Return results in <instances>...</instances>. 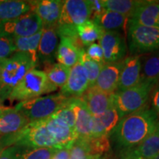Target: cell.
Wrapping results in <instances>:
<instances>
[{
	"label": "cell",
	"mask_w": 159,
	"mask_h": 159,
	"mask_svg": "<svg viewBox=\"0 0 159 159\" xmlns=\"http://www.w3.org/2000/svg\"><path fill=\"white\" fill-rule=\"evenodd\" d=\"M158 128V116L147 105L122 117L109 137L119 152L137 146Z\"/></svg>",
	"instance_id": "cell-1"
},
{
	"label": "cell",
	"mask_w": 159,
	"mask_h": 159,
	"mask_svg": "<svg viewBox=\"0 0 159 159\" xmlns=\"http://www.w3.org/2000/svg\"><path fill=\"white\" fill-rule=\"evenodd\" d=\"M38 64L27 53L16 52L7 58L0 60V97H8L16 85Z\"/></svg>",
	"instance_id": "cell-2"
},
{
	"label": "cell",
	"mask_w": 159,
	"mask_h": 159,
	"mask_svg": "<svg viewBox=\"0 0 159 159\" xmlns=\"http://www.w3.org/2000/svg\"><path fill=\"white\" fill-rule=\"evenodd\" d=\"M71 97H67L61 93L39 97L21 101L14 107L22 114L30 122L45 120L56 114L70 102Z\"/></svg>",
	"instance_id": "cell-3"
},
{
	"label": "cell",
	"mask_w": 159,
	"mask_h": 159,
	"mask_svg": "<svg viewBox=\"0 0 159 159\" xmlns=\"http://www.w3.org/2000/svg\"><path fill=\"white\" fill-rule=\"evenodd\" d=\"M91 16L89 0L64 1L61 16L56 25L59 37L69 38L80 43L77 36V27L90 19Z\"/></svg>",
	"instance_id": "cell-4"
},
{
	"label": "cell",
	"mask_w": 159,
	"mask_h": 159,
	"mask_svg": "<svg viewBox=\"0 0 159 159\" xmlns=\"http://www.w3.org/2000/svg\"><path fill=\"white\" fill-rule=\"evenodd\" d=\"M5 145L32 148H57L55 139L46 126L45 120L30 122L17 134L7 136Z\"/></svg>",
	"instance_id": "cell-5"
},
{
	"label": "cell",
	"mask_w": 159,
	"mask_h": 159,
	"mask_svg": "<svg viewBox=\"0 0 159 159\" xmlns=\"http://www.w3.org/2000/svg\"><path fill=\"white\" fill-rule=\"evenodd\" d=\"M57 87L52 84L44 71L32 69L24 77L10 94L11 100L25 101L41 97L57 90Z\"/></svg>",
	"instance_id": "cell-6"
},
{
	"label": "cell",
	"mask_w": 159,
	"mask_h": 159,
	"mask_svg": "<svg viewBox=\"0 0 159 159\" xmlns=\"http://www.w3.org/2000/svg\"><path fill=\"white\" fill-rule=\"evenodd\" d=\"M156 85L141 80L136 86L114 93V105L121 118L136 112L148 105Z\"/></svg>",
	"instance_id": "cell-7"
},
{
	"label": "cell",
	"mask_w": 159,
	"mask_h": 159,
	"mask_svg": "<svg viewBox=\"0 0 159 159\" xmlns=\"http://www.w3.org/2000/svg\"><path fill=\"white\" fill-rule=\"evenodd\" d=\"M128 41L131 55L156 52L159 51V29L138 25L129 20Z\"/></svg>",
	"instance_id": "cell-8"
},
{
	"label": "cell",
	"mask_w": 159,
	"mask_h": 159,
	"mask_svg": "<svg viewBox=\"0 0 159 159\" xmlns=\"http://www.w3.org/2000/svg\"><path fill=\"white\" fill-rule=\"evenodd\" d=\"M42 29V21L33 11L16 19L0 21V35L13 39L31 36Z\"/></svg>",
	"instance_id": "cell-9"
},
{
	"label": "cell",
	"mask_w": 159,
	"mask_h": 159,
	"mask_svg": "<svg viewBox=\"0 0 159 159\" xmlns=\"http://www.w3.org/2000/svg\"><path fill=\"white\" fill-rule=\"evenodd\" d=\"M99 41L104 52L105 63L123 61L127 54V45L121 33L118 31H104Z\"/></svg>",
	"instance_id": "cell-10"
},
{
	"label": "cell",
	"mask_w": 159,
	"mask_h": 159,
	"mask_svg": "<svg viewBox=\"0 0 159 159\" xmlns=\"http://www.w3.org/2000/svg\"><path fill=\"white\" fill-rule=\"evenodd\" d=\"M45 123L58 149L71 148L73 143L78 138L75 129L71 128L66 122L56 115L54 114L45 119Z\"/></svg>",
	"instance_id": "cell-11"
},
{
	"label": "cell",
	"mask_w": 159,
	"mask_h": 159,
	"mask_svg": "<svg viewBox=\"0 0 159 159\" xmlns=\"http://www.w3.org/2000/svg\"><path fill=\"white\" fill-rule=\"evenodd\" d=\"M120 159H152L159 153V128L134 148L119 151Z\"/></svg>",
	"instance_id": "cell-12"
},
{
	"label": "cell",
	"mask_w": 159,
	"mask_h": 159,
	"mask_svg": "<svg viewBox=\"0 0 159 159\" xmlns=\"http://www.w3.org/2000/svg\"><path fill=\"white\" fill-rule=\"evenodd\" d=\"M86 105L93 116H100L114 103V93L108 94L95 86L89 87L80 97Z\"/></svg>",
	"instance_id": "cell-13"
},
{
	"label": "cell",
	"mask_w": 159,
	"mask_h": 159,
	"mask_svg": "<svg viewBox=\"0 0 159 159\" xmlns=\"http://www.w3.org/2000/svg\"><path fill=\"white\" fill-rule=\"evenodd\" d=\"M89 88L86 73L78 62L70 69L68 80L61 88V94L67 97L80 98Z\"/></svg>",
	"instance_id": "cell-14"
},
{
	"label": "cell",
	"mask_w": 159,
	"mask_h": 159,
	"mask_svg": "<svg viewBox=\"0 0 159 159\" xmlns=\"http://www.w3.org/2000/svg\"><path fill=\"white\" fill-rule=\"evenodd\" d=\"M123 66L116 91L136 86L141 81L142 58L139 55H130L122 61Z\"/></svg>",
	"instance_id": "cell-15"
},
{
	"label": "cell",
	"mask_w": 159,
	"mask_h": 159,
	"mask_svg": "<svg viewBox=\"0 0 159 159\" xmlns=\"http://www.w3.org/2000/svg\"><path fill=\"white\" fill-rule=\"evenodd\" d=\"M59 35L56 27H43L38 49V59L46 65L54 63L58 47Z\"/></svg>",
	"instance_id": "cell-16"
},
{
	"label": "cell",
	"mask_w": 159,
	"mask_h": 159,
	"mask_svg": "<svg viewBox=\"0 0 159 159\" xmlns=\"http://www.w3.org/2000/svg\"><path fill=\"white\" fill-rule=\"evenodd\" d=\"M70 105L75 117V131L77 139H88L91 136L93 116L86 105L80 98H71Z\"/></svg>",
	"instance_id": "cell-17"
},
{
	"label": "cell",
	"mask_w": 159,
	"mask_h": 159,
	"mask_svg": "<svg viewBox=\"0 0 159 159\" xmlns=\"http://www.w3.org/2000/svg\"><path fill=\"white\" fill-rule=\"evenodd\" d=\"M64 1L61 0H41L32 2L33 9L41 19L43 27H56L61 16Z\"/></svg>",
	"instance_id": "cell-18"
},
{
	"label": "cell",
	"mask_w": 159,
	"mask_h": 159,
	"mask_svg": "<svg viewBox=\"0 0 159 159\" xmlns=\"http://www.w3.org/2000/svg\"><path fill=\"white\" fill-rule=\"evenodd\" d=\"M123 62L104 63L94 86L99 90L114 94L117 90Z\"/></svg>",
	"instance_id": "cell-19"
},
{
	"label": "cell",
	"mask_w": 159,
	"mask_h": 159,
	"mask_svg": "<svg viewBox=\"0 0 159 159\" xmlns=\"http://www.w3.org/2000/svg\"><path fill=\"white\" fill-rule=\"evenodd\" d=\"M121 118L114 103L104 114L93 116L92 133L91 137L110 136Z\"/></svg>",
	"instance_id": "cell-20"
},
{
	"label": "cell",
	"mask_w": 159,
	"mask_h": 159,
	"mask_svg": "<svg viewBox=\"0 0 159 159\" xmlns=\"http://www.w3.org/2000/svg\"><path fill=\"white\" fill-rule=\"evenodd\" d=\"M60 43L57 47L56 57L58 63L71 69L80 61V52L83 46L69 38L60 37Z\"/></svg>",
	"instance_id": "cell-21"
},
{
	"label": "cell",
	"mask_w": 159,
	"mask_h": 159,
	"mask_svg": "<svg viewBox=\"0 0 159 159\" xmlns=\"http://www.w3.org/2000/svg\"><path fill=\"white\" fill-rule=\"evenodd\" d=\"M29 123L22 114L14 108H8L0 115V137L17 134Z\"/></svg>",
	"instance_id": "cell-22"
},
{
	"label": "cell",
	"mask_w": 159,
	"mask_h": 159,
	"mask_svg": "<svg viewBox=\"0 0 159 159\" xmlns=\"http://www.w3.org/2000/svg\"><path fill=\"white\" fill-rule=\"evenodd\" d=\"M129 20L138 25L159 29V3L144 1Z\"/></svg>",
	"instance_id": "cell-23"
},
{
	"label": "cell",
	"mask_w": 159,
	"mask_h": 159,
	"mask_svg": "<svg viewBox=\"0 0 159 159\" xmlns=\"http://www.w3.org/2000/svg\"><path fill=\"white\" fill-rule=\"evenodd\" d=\"M32 2L5 0L0 1V21L16 19L32 11Z\"/></svg>",
	"instance_id": "cell-24"
},
{
	"label": "cell",
	"mask_w": 159,
	"mask_h": 159,
	"mask_svg": "<svg viewBox=\"0 0 159 159\" xmlns=\"http://www.w3.org/2000/svg\"><path fill=\"white\" fill-rule=\"evenodd\" d=\"M77 33L81 45L89 47L100 39L104 30L96 21L90 19L77 27Z\"/></svg>",
	"instance_id": "cell-25"
},
{
	"label": "cell",
	"mask_w": 159,
	"mask_h": 159,
	"mask_svg": "<svg viewBox=\"0 0 159 159\" xmlns=\"http://www.w3.org/2000/svg\"><path fill=\"white\" fill-rule=\"evenodd\" d=\"M104 31H117L123 28L128 18L116 12L104 10L96 17L93 18Z\"/></svg>",
	"instance_id": "cell-26"
},
{
	"label": "cell",
	"mask_w": 159,
	"mask_h": 159,
	"mask_svg": "<svg viewBox=\"0 0 159 159\" xmlns=\"http://www.w3.org/2000/svg\"><path fill=\"white\" fill-rule=\"evenodd\" d=\"M141 80L157 85L159 81V51L142 60Z\"/></svg>",
	"instance_id": "cell-27"
},
{
	"label": "cell",
	"mask_w": 159,
	"mask_h": 159,
	"mask_svg": "<svg viewBox=\"0 0 159 159\" xmlns=\"http://www.w3.org/2000/svg\"><path fill=\"white\" fill-rule=\"evenodd\" d=\"M144 2L136 0H103V7L105 10L116 12L130 19Z\"/></svg>",
	"instance_id": "cell-28"
},
{
	"label": "cell",
	"mask_w": 159,
	"mask_h": 159,
	"mask_svg": "<svg viewBox=\"0 0 159 159\" xmlns=\"http://www.w3.org/2000/svg\"><path fill=\"white\" fill-rule=\"evenodd\" d=\"M43 30V29H42ZM42 35V30L36 34L28 37L15 38L13 39L16 52H25L29 54L35 62L39 63L38 49L39 41Z\"/></svg>",
	"instance_id": "cell-29"
},
{
	"label": "cell",
	"mask_w": 159,
	"mask_h": 159,
	"mask_svg": "<svg viewBox=\"0 0 159 159\" xmlns=\"http://www.w3.org/2000/svg\"><path fill=\"white\" fill-rule=\"evenodd\" d=\"M70 69L61 63H52L46 66L44 72L52 84L57 88H62L68 80Z\"/></svg>",
	"instance_id": "cell-30"
},
{
	"label": "cell",
	"mask_w": 159,
	"mask_h": 159,
	"mask_svg": "<svg viewBox=\"0 0 159 159\" xmlns=\"http://www.w3.org/2000/svg\"><path fill=\"white\" fill-rule=\"evenodd\" d=\"M57 150L56 148H32L17 146L15 159H51Z\"/></svg>",
	"instance_id": "cell-31"
},
{
	"label": "cell",
	"mask_w": 159,
	"mask_h": 159,
	"mask_svg": "<svg viewBox=\"0 0 159 159\" xmlns=\"http://www.w3.org/2000/svg\"><path fill=\"white\" fill-rule=\"evenodd\" d=\"M82 139L85 143L89 154L92 158L107 154L111 150L109 136L89 137Z\"/></svg>",
	"instance_id": "cell-32"
},
{
	"label": "cell",
	"mask_w": 159,
	"mask_h": 159,
	"mask_svg": "<svg viewBox=\"0 0 159 159\" xmlns=\"http://www.w3.org/2000/svg\"><path fill=\"white\" fill-rule=\"evenodd\" d=\"M79 62L83 66V69L86 73L87 78H88L89 87H92L95 85L97 77L99 76V72L103 64L99 63L96 61H93L87 56L86 53L84 48L82 49L80 52V55Z\"/></svg>",
	"instance_id": "cell-33"
},
{
	"label": "cell",
	"mask_w": 159,
	"mask_h": 159,
	"mask_svg": "<svg viewBox=\"0 0 159 159\" xmlns=\"http://www.w3.org/2000/svg\"><path fill=\"white\" fill-rule=\"evenodd\" d=\"M70 157L71 159H93L87 150L84 140L77 139L70 148Z\"/></svg>",
	"instance_id": "cell-34"
},
{
	"label": "cell",
	"mask_w": 159,
	"mask_h": 159,
	"mask_svg": "<svg viewBox=\"0 0 159 159\" xmlns=\"http://www.w3.org/2000/svg\"><path fill=\"white\" fill-rule=\"evenodd\" d=\"M16 52L13 38L0 35V60L7 58Z\"/></svg>",
	"instance_id": "cell-35"
},
{
	"label": "cell",
	"mask_w": 159,
	"mask_h": 159,
	"mask_svg": "<svg viewBox=\"0 0 159 159\" xmlns=\"http://www.w3.org/2000/svg\"><path fill=\"white\" fill-rule=\"evenodd\" d=\"M85 51L87 56L96 62L104 64V52L99 43H94L87 47Z\"/></svg>",
	"instance_id": "cell-36"
},
{
	"label": "cell",
	"mask_w": 159,
	"mask_h": 159,
	"mask_svg": "<svg viewBox=\"0 0 159 159\" xmlns=\"http://www.w3.org/2000/svg\"><path fill=\"white\" fill-rule=\"evenodd\" d=\"M55 115H56L57 117L63 119L71 128L75 130V117L74 111H73L72 108L71 107L70 102L66 106H65L64 108H63L59 111H57Z\"/></svg>",
	"instance_id": "cell-37"
},
{
	"label": "cell",
	"mask_w": 159,
	"mask_h": 159,
	"mask_svg": "<svg viewBox=\"0 0 159 159\" xmlns=\"http://www.w3.org/2000/svg\"><path fill=\"white\" fill-rule=\"evenodd\" d=\"M90 7L91 10V19L96 17L99 13H101L104 11L105 8L103 7V0H94V1H89Z\"/></svg>",
	"instance_id": "cell-38"
},
{
	"label": "cell",
	"mask_w": 159,
	"mask_h": 159,
	"mask_svg": "<svg viewBox=\"0 0 159 159\" xmlns=\"http://www.w3.org/2000/svg\"><path fill=\"white\" fill-rule=\"evenodd\" d=\"M151 100H152V110L159 117V85L157 84L152 91Z\"/></svg>",
	"instance_id": "cell-39"
},
{
	"label": "cell",
	"mask_w": 159,
	"mask_h": 159,
	"mask_svg": "<svg viewBox=\"0 0 159 159\" xmlns=\"http://www.w3.org/2000/svg\"><path fill=\"white\" fill-rule=\"evenodd\" d=\"M17 146H8L0 150V159H15Z\"/></svg>",
	"instance_id": "cell-40"
},
{
	"label": "cell",
	"mask_w": 159,
	"mask_h": 159,
	"mask_svg": "<svg viewBox=\"0 0 159 159\" xmlns=\"http://www.w3.org/2000/svg\"><path fill=\"white\" fill-rule=\"evenodd\" d=\"M70 148L58 149L51 159H70Z\"/></svg>",
	"instance_id": "cell-41"
},
{
	"label": "cell",
	"mask_w": 159,
	"mask_h": 159,
	"mask_svg": "<svg viewBox=\"0 0 159 159\" xmlns=\"http://www.w3.org/2000/svg\"><path fill=\"white\" fill-rule=\"evenodd\" d=\"M7 108H8L4 106L2 104V100L1 97H0V115H1L2 114H3V113L5 112L6 110H7Z\"/></svg>",
	"instance_id": "cell-42"
},
{
	"label": "cell",
	"mask_w": 159,
	"mask_h": 159,
	"mask_svg": "<svg viewBox=\"0 0 159 159\" xmlns=\"http://www.w3.org/2000/svg\"><path fill=\"white\" fill-rule=\"evenodd\" d=\"M93 159H114L112 158L111 157L108 155V153L105 154V155H103V156H98V157H94Z\"/></svg>",
	"instance_id": "cell-43"
},
{
	"label": "cell",
	"mask_w": 159,
	"mask_h": 159,
	"mask_svg": "<svg viewBox=\"0 0 159 159\" xmlns=\"http://www.w3.org/2000/svg\"><path fill=\"white\" fill-rule=\"evenodd\" d=\"M152 159H159V153H158V154H157L156 156H155L153 158H152Z\"/></svg>",
	"instance_id": "cell-44"
},
{
	"label": "cell",
	"mask_w": 159,
	"mask_h": 159,
	"mask_svg": "<svg viewBox=\"0 0 159 159\" xmlns=\"http://www.w3.org/2000/svg\"><path fill=\"white\" fill-rule=\"evenodd\" d=\"M70 159H71V158H70Z\"/></svg>",
	"instance_id": "cell-45"
}]
</instances>
